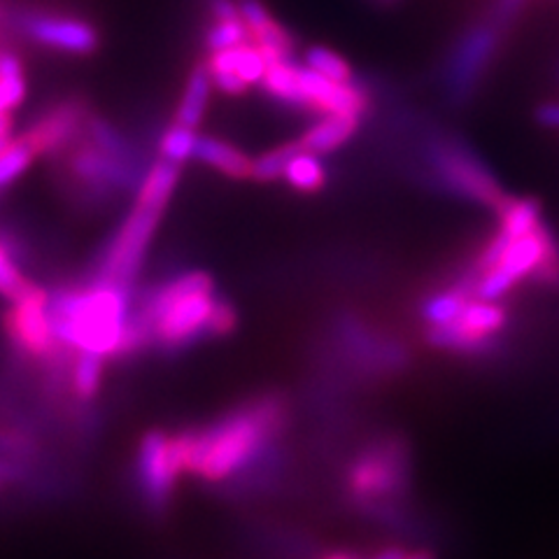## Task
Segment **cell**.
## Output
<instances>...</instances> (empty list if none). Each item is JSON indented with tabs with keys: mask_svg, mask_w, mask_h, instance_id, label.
I'll return each mask as SVG.
<instances>
[{
	"mask_svg": "<svg viewBox=\"0 0 559 559\" xmlns=\"http://www.w3.org/2000/svg\"><path fill=\"white\" fill-rule=\"evenodd\" d=\"M301 66L294 63V59H283V61H273L269 63V70L264 80H261V86L264 92L275 98L277 103L289 105V108H304V96H301Z\"/></svg>",
	"mask_w": 559,
	"mask_h": 559,
	"instance_id": "20",
	"label": "cell"
},
{
	"mask_svg": "<svg viewBox=\"0 0 559 559\" xmlns=\"http://www.w3.org/2000/svg\"><path fill=\"white\" fill-rule=\"evenodd\" d=\"M538 124L548 129H559V103H544L536 108Z\"/></svg>",
	"mask_w": 559,
	"mask_h": 559,
	"instance_id": "34",
	"label": "cell"
},
{
	"mask_svg": "<svg viewBox=\"0 0 559 559\" xmlns=\"http://www.w3.org/2000/svg\"><path fill=\"white\" fill-rule=\"evenodd\" d=\"M197 140L199 133L194 129L180 127L173 121V127H168L159 138V159L185 166L187 162L194 159Z\"/></svg>",
	"mask_w": 559,
	"mask_h": 559,
	"instance_id": "26",
	"label": "cell"
},
{
	"mask_svg": "<svg viewBox=\"0 0 559 559\" xmlns=\"http://www.w3.org/2000/svg\"><path fill=\"white\" fill-rule=\"evenodd\" d=\"M506 322L509 312L499 301L471 299L457 320L445 326H427L425 336L429 345L450 353H483Z\"/></svg>",
	"mask_w": 559,
	"mask_h": 559,
	"instance_id": "7",
	"label": "cell"
},
{
	"mask_svg": "<svg viewBox=\"0 0 559 559\" xmlns=\"http://www.w3.org/2000/svg\"><path fill=\"white\" fill-rule=\"evenodd\" d=\"M12 133V117L10 112H0V140H10Z\"/></svg>",
	"mask_w": 559,
	"mask_h": 559,
	"instance_id": "36",
	"label": "cell"
},
{
	"mask_svg": "<svg viewBox=\"0 0 559 559\" xmlns=\"http://www.w3.org/2000/svg\"><path fill=\"white\" fill-rule=\"evenodd\" d=\"M401 559H436V557L429 550H413V552H404Z\"/></svg>",
	"mask_w": 559,
	"mask_h": 559,
	"instance_id": "37",
	"label": "cell"
},
{
	"mask_svg": "<svg viewBox=\"0 0 559 559\" xmlns=\"http://www.w3.org/2000/svg\"><path fill=\"white\" fill-rule=\"evenodd\" d=\"M495 40H497V35L489 26L476 28L474 33H471L468 38L462 43V47L457 49V55H454V59H452L454 80L464 84L471 78H476L485 66V59L495 51Z\"/></svg>",
	"mask_w": 559,
	"mask_h": 559,
	"instance_id": "19",
	"label": "cell"
},
{
	"mask_svg": "<svg viewBox=\"0 0 559 559\" xmlns=\"http://www.w3.org/2000/svg\"><path fill=\"white\" fill-rule=\"evenodd\" d=\"M431 166L439 173L445 187L457 191L460 197L476 201L489 210H497L509 199L497 178L487 170L476 152L466 150L464 143L443 138L431 147Z\"/></svg>",
	"mask_w": 559,
	"mask_h": 559,
	"instance_id": "6",
	"label": "cell"
},
{
	"mask_svg": "<svg viewBox=\"0 0 559 559\" xmlns=\"http://www.w3.org/2000/svg\"><path fill=\"white\" fill-rule=\"evenodd\" d=\"M304 66L331 82H355L353 68H349V63L341 55H336L334 49H326L320 45L306 49Z\"/></svg>",
	"mask_w": 559,
	"mask_h": 559,
	"instance_id": "28",
	"label": "cell"
},
{
	"mask_svg": "<svg viewBox=\"0 0 559 559\" xmlns=\"http://www.w3.org/2000/svg\"><path fill=\"white\" fill-rule=\"evenodd\" d=\"M238 326V310L234 308L231 301L226 299H215L213 314H210V336H229L234 334Z\"/></svg>",
	"mask_w": 559,
	"mask_h": 559,
	"instance_id": "31",
	"label": "cell"
},
{
	"mask_svg": "<svg viewBox=\"0 0 559 559\" xmlns=\"http://www.w3.org/2000/svg\"><path fill=\"white\" fill-rule=\"evenodd\" d=\"M285 401L271 394L217 419L201 431H187L185 474L205 483H224L259 460L285 427Z\"/></svg>",
	"mask_w": 559,
	"mask_h": 559,
	"instance_id": "1",
	"label": "cell"
},
{
	"mask_svg": "<svg viewBox=\"0 0 559 559\" xmlns=\"http://www.w3.org/2000/svg\"><path fill=\"white\" fill-rule=\"evenodd\" d=\"M68 150L66 168L70 173V180L84 191V199L92 203L110 199L117 191H127L133 187L138 189L145 175L140 173L138 162L119 159V156L100 150L86 138H82L78 145L73 143Z\"/></svg>",
	"mask_w": 559,
	"mask_h": 559,
	"instance_id": "5",
	"label": "cell"
},
{
	"mask_svg": "<svg viewBox=\"0 0 559 559\" xmlns=\"http://www.w3.org/2000/svg\"><path fill=\"white\" fill-rule=\"evenodd\" d=\"M164 213L166 210L135 203L127 219L121 222L119 229L112 234V240L105 245V250L100 252L92 283L133 292L138 273L145 264L152 238L156 229H159Z\"/></svg>",
	"mask_w": 559,
	"mask_h": 559,
	"instance_id": "3",
	"label": "cell"
},
{
	"mask_svg": "<svg viewBox=\"0 0 559 559\" xmlns=\"http://www.w3.org/2000/svg\"><path fill=\"white\" fill-rule=\"evenodd\" d=\"M47 310L63 349L100 359L124 357L133 292L100 283L66 287L47 296Z\"/></svg>",
	"mask_w": 559,
	"mask_h": 559,
	"instance_id": "2",
	"label": "cell"
},
{
	"mask_svg": "<svg viewBox=\"0 0 559 559\" xmlns=\"http://www.w3.org/2000/svg\"><path fill=\"white\" fill-rule=\"evenodd\" d=\"M103 361L105 359L90 353L75 355L73 369H70V382H73V394L80 401H92L98 394L103 380Z\"/></svg>",
	"mask_w": 559,
	"mask_h": 559,
	"instance_id": "25",
	"label": "cell"
},
{
	"mask_svg": "<svg viewBox=\"0 0 559 559\" xmlns=\"http://www.w3.org/2000/svg\"><path fill=\"white\" fill-rule=\"evenodd\" d=\"M326 559H355V557H349V555H345V552H336V555H331V557H326Z\"/></svg>",
	"mask_w": 559,
	"mask_h": 559,
	"instance_id": "38",
	"label": "cell"
},
{
	"mask_svg": "<svg viewBox=\"0 0 559 559\" xmlns=\"http://www.w3.org/2000/svg\"><path fill=\"white\" fill-rule=\"evenodd\" d=\"M210 14H213L215 22L240 20L236 0H210Z\"/></svg>",
	"mask_w": 559,
	"mask_h": 559,
	"instance_id": "33",
	"label": "cell"
},
{
	"mask_svg": "<svg viewBox=\"0 0 559 559\" xmlns=\"http://www.w3.org/2000/svg\"><path fill=\"white\" fill-rule=\"evenodd\" d=\"M86 117H90V112H86L82 100H63L55 110H49L35 121L24 138L38 156L57 154L68 150L82 135Z\"/></svg>",
	"mask_w": 559,
	"mask_h": 559,
	"instance_id": "12",
	"label": "cell"
},
{
	"mask_svg": "<svg viewBox=\"0 0 559 559\" xmlns=\"http://www.w3.org/2000/svg\"><path fill=\"white\" fill-rule=\"evenodd\" d=\"M359 129V117L349 115H322L318 124H312L301 138V150L310 154H329L343 147Z\"/></svg>",
	"mask_w": 559,
	"mask_h": 559,
	"instance_id": "15",
	"label": "cell"
},
{
	"mask_svg": "<svg viewBox=\"0 0 559 559\" xmlns=\"http://www.w3.org/2000/svg\"><path fill=\"white\" fill-rule=\"evenodd\" d=\"M301 96L308 112L364 117L371 108V96L355 82H331L301 66Z\"/></svg>",
	"mask_w": 559,
	"mask_h": 559,
	"instance_id": "11",
	"label": "cell"
},
{
	"mask_svg": "<svg viewBox=\"0 0 559 559\" xmlns=\"http://www.w3.org/2000/svg\"><path fill=\"white\" fill-rule=\"evenodd\" d=\"M187 466V431L166 433L152 429L135 454V483L145 506L154 513L168 509L173 489Z\"/></svg>",
	"mask_w": 559,
	"mask_h": 559,
	"instance_id": "4",
	"label": "cell"
},
{
	"mask_svg": "<svg viewBox=\"0 0 559 559\" xmlns=\"http://www.w3.org/2000/svg\"><path fill=\"white\" fill-rule=\"evenodd\" d=\"M47 292L33 287L24 299L14 301L8 318L5 331L20 353L33 359H57L63 347L55 336V326L47 310Z\"/></svg>",
	"mask_w": 559,
	"mask_h": 559,
	"instance_id": "8",
	"label": "cell"
},
{
	"mask_svg": "<svg viewBox=\"0 0 559 559\" xmlns=\"http://www.w3.org/2000/svg\"><path fill=\"white\" fill-rule=\"evenodd\" d=\"M35 285L28 283L24 277V273L16 269L14 259L10 257V252L0 245V296H5L8 301H20L24 296L33 289Z\"/></svg>",
	"mask_w": 559,
	"mask_h": 559,
	"instance_id": "30",
	"label": "cell"
},
{
	"mask_svg": "<svg viewBox=\"0 0 559 559\" xmlns=\"http://www.w3.org/2000/svg\"><path fill=\"white\" fill-rule=\"evenodd\" d=\"M26 96V82L20 59L10 51L0 55V112L20 108Z\"/></svg>",
	"mask_w": 559,
	"mask_h": 559,
	"instance_id": "23",
	"label": "cell"
},
{
	"mask_svg": "<svg viewBox=\"0 0 559 559\" xmlns=\"http://www.w3.org/2000/svg\"><path fill=\"white\" fill-rule=\"evenodd\" d=\"M0 487H3V478H0Z\"/></svg>",
	"mask_w": 559,
	"mask_h": 559,
	"instance_id": "40",
	"label": "cell"
},
{
	"mask_svg": "<svg viewBox=\"0 0 559 559\" xmlns=\"http://www.w3.org/2000/svg\"><path fill=\"white\" fill-rule=\"evenodd\" d=\"M180 175H182V166L164 162V159L154 162L152 168L145 170L143 180H140L135 189V203L166 210L175 194V187L180 182Z\"/></svg>",
	"mask_w": 559,
	"mask_h": 559,
	"instance_id": "18",
	"label": "cell"
},
{
	"mask_svg": "<svg viewBox=\"0 0 559 559\" xmlns=\"http://www.w3.org/2000/svg\"><path fill=\"white\" fill-rule=\"evenodd\" d=\"M285 180L289 182L292 189L301 191V194H314L326 185V168L318 154L310 152H299L289 162L285 170Z\"/></svg>",
	"mask_w": 559,
	"mask_h": 559,
	"instance_id": "22",
	"label": "cell"
},
{
	"mask_svg": "<svg viewBox=\"0 0 559 559\" xmlns=\"http://www.w3.org/2000/svg\"><path fill=\"white\" fill-rule=\"evenodd\" d=\"M210 92H213V78L207 73L205 61H201L191 68L187 78L178 110H175V124L199 131L210 103Z\"/></svg>",
	"mask_w": 559,
	"mask_h": 559,
	"instance_id": "16",
	"label": "cell"
},
{
	"mask_svg": "<svg viewBox=\"0 0 559 559\" xmlns=\"http://www.w3.org/2000/svg\"><path fill=\"white\" fill-rule=\"evenodd\" d=\"M245 43H252L250 28L245 26L242 20H231V22H215L205 31V47L207 51H222V49H231Z\"/></svg>",
	"mask_w": 559,
	"mask_h": 559,
	"instance_id": "29",
	"label": "cell"
},
{
	"mask_svg": "<svg viewBox=\"0 0 559 559\" xmlns=\"http://www.w3.org/2000/svg\"><path fill=\"white\" fill-rule=\"evenodd\" d=\"M474 280L476 275L471 273L468 280H462L460 285L448 287L436 292L423 301V308H419V314L429 326H445L454 322L466 308V304L474 299Z\"/></svg>",
	"mask_w": 559,
	"mask_h": 559,
	"instance_id": "17",
	"label": "cell"
},
{
	"mask_svg": "<svg viewBox=\"0 0 559 559\" xmlns=\"http://www.w3.org/2000/svg\"><path fill=\"white\" fill-rule=\"evenodd\" d=\"M299 152H301V143H299V138H296V140H289V143H283V145H277L261 156H257V159H252V180L269 185V182L285 178V170H287L289 162Z\"/></svg>",
	"mask_w": 559,
	"mask_h": 559,
	"instance_id": "24",
	"label": "cell"
},
{
	"mask_svg": "<svg viewBox=\"0 0 559 559\" xmlns=\"http://www.w3.org/2000/svg\"><path fill=\"white\" fill-rule=\"evenodd\" d=\"M524 0H497V8H495V20L499 24L503 22H511L513 16L520 12Z\"/></svg>",
	"mask_w": 559,
	"mask_h": 559,
	"instance_id": "35",
	"label": "cell"
},
{
	"mask_svg": "<svg viewBox=\"0 0 559 559\" xmlns=\"http://www.w3.org/2000/svg\"><path fill=\"white\" fill-rule=\"evenodd\" d=\"M20 31L47 49L66 51V55H92L98 49V33L92 24L78 16L49 14V12H24L20 14Z\"/></svg>",
	"mask_w": 559,
	"mask_h": 559,
	"instance_id": "10",
	"label": "cell"
},
{
	"mask_svg": "<svg viewBox=\"0 0 559 559\" xmlns=\"http://www.w3.org/2000/svg\"><path fill=\"white\" fill-rule=\"evenodd\" d=\"M194 162H201L231 180H252V159L236 145L215 135H199Z\"/></svg>",
	"mask_w": 559,
	"mask_h": 559,
	"instance_id": "14",
	"label": "cell"
},
{
	"mask_svg": "<svg viewBox=\"0 0 559 559\" xmlns=\"http://www.w3.org/2000/svg\"><path fill=\"white\" fill-rule=\"evenodd\" d=\"M238 3V12H240V20L245 22L250 31L261 26L264 22L271 20V12L266 10V5L261 3V0H236Z\"/></svg>",
	"mask_w": 559,
	"mask_h": 559,
	"instance_id": "32",
	"label": "cell"
},
{
	"mask_svg": "<svg viewBox=\"0 0 559 559\" xmlns=\"http://www.w3.org/2000/svg\"><path fill=\"white\" fill-rule=\"evenodd\" d=\"M499 229L511 238H522L536 231L544 219H540V203L536 199H515L509 197L497 210Z\"/></svg>",
	"mask_w": 559,
	"mask_h": 559,
	"instance_id": "21",
	"label": "cell"
},
{
	"mask_svg": "<svg viewBox=\"0 0 559 559\" xmlns=\"http://www.w3.org/2000/svg\"><path fill=\"white\" fill-rule=\"evenodd\" d=\"M12 140V138H10ZM10 140H0V154H3V150L8 147V143H10Z\"/></svg>",
	"mask_w": 559,
	"mask_h": 559,
	"instance_id": "39",
	"label": "cell"
},
{
	"mask_svg": "<svg viewBox=\"0 0 559 559\" xmlns=\"http://www.w3.org/2000/svg\"><path fill=\"white\" fill-rule=\"evenodd\" d=\"M35 150L26 143V138H14L0 154V191L16 182L35 162Z\"/></svg>",
	"mask_w": 559,
	"mask_h": 559,
	"instance_id": "27",
	"label": "cell"
},
{
	"mask_svg": "<svg viewBox=\"0 0 559 559\" xmlns=\"http://www.w3.org/2000/svg\"><path fill=\"white\" fill-rule=\"evenodd\" d=\"M205 66L210 75H234L248 86L261 84L269 70L266 57L261 55V49L254 43H245L222 51H210Z\"/></svg>",
	"mask_w": 559,
	"mask_h": 559,
	"instance_id": "13",
	"label": "cell"
},
{
	"mask_svg": "<svg viewBox=\"0 0 559 559\" xmlns=\"http://www.w3.org/2000/svg\"><path fill=\"white\" fill-rule=\"evenodd\" d=\"M406 454L394 443L361 452L347 468V489L361 501L388 499L406 485Z\"/></svg>",
	"mask_w": 559,
	"mask_h": 559,
	"instance_id": "9",
	"label": "cell"
}]
</instances>
